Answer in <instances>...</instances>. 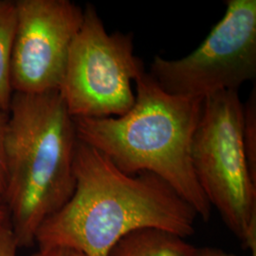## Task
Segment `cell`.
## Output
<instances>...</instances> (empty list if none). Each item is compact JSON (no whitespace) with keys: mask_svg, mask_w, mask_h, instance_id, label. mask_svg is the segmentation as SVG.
<instances>
[{"mask_svg":"<svg viewBox=\"0 0 256 256\" xmlns=\"http://www.w3.org/2000/svg\"><path fill=\"white\" fill-rule=\"evenodd\" d=\"M74 176L70 200L37 230L38 247L61 245L106 256L136 230H165L184 238L194 232L198 214L164 180L146 172L126 174L79 140Z\"/></svg>","mask_w":256,"mask_h":256,"instance_id":"cell-1","label":"cell"},{"mask_svg":"<svg viewBox=\"0 0 256 256\" xmlns=\"http://www.w3.org/2000/svg\"><path fill=\"white\" fill-rule=\"evenodd\" d=\"M135 102L122 116L74 120L77 138L128 174L151 173L164 180L198 218L212 207L192 168V138L202 117L200 98L164 92L144 72L135 80Z\"/></svg>","mask_w":256,"mask_h":256,"instance_id":"cell-2","label":"cell"},{"mask_svg":"<svg viewBox=\"0 0 256 256\" xmlns=\"http://www.w3.org/2000/svg\"><path fill=\"white\" fill-rule=\"evenodd\" d=\"M77 142L74 118L59 92L12 94L5 207L19 248L32 246L41 224L72 196Z\"/></svg>","mask_w":256,"mask_h":256,"instance_id":"cell-3","label":"cell"},{"mask_svg":"<svg viewBox=\"0 0 256 256\" xmlns=\"http://www.w3.org/2000/svg\"><path fill=\"white\" fill-rule=\"evenodd\" d=\"M238 92L203 100L192 138V164L202 191L244 248L256 256V180L250 173L242 135Z\"/></svg>","mask_w":256,"mask_h":256,"instance_id":"cell-4","label":"cell"},{"mask_svg":"<svg viewBox=\"0 0 256 256\" xmlns=\"http://www.w3.org/2000/svg\"><path fill=\"white\" fill-rule=\"evenodd\" d=\"M144 72L134 54L133 34H108L95 7L88 4L58 92L74 119L118 117L133 106L132 84Z\"/></svg>","mask_w":256,"mask_h":256,"instance_id":"cell-5","label":"cell"},{"mask_svg":"<svg viewBox=\"0 0 256 256\" xmlns=\"http://www.w3.org/2000/svg\"><path fill=\"white\" fill-rule=\"evenodd\" d=\"M149 75L170 94L205 99L256 79V0H227L223 18L190 54L156 55Z\"/></svg>","mask_w":256,"mask_h":256,"instance_id":"cell-6","label":"cell"},{"mask_svg":"<svg viewBox=\"0 0 256 256\" xmlns=\"http://www.w3.org/2000/svg\"><path fill=\"white\" fill-rule=\"evenodd\" d=\"M10 84L14 93L58 92L68 56L82 21L70 0H18Z\"/></svg>","mask_w":256,"mask_h":256,"instance_id":"cell-7","label":"cell"},{"mask_svg":"<svg viewBox=\"0 0 256 256\" xmlns=\"http://www.w3.org/2000/svg\"><path fill=\"white\" fill-rule=\"evenodd\" d=\"M106 256H198V248L174 232L144 228L120 238Z\"/></svg>","mask_w":256,"mask_h":256,"instance_id":"cell-8","label":"cell"},{"mask_svg":"<svg viewBox=\"0 0 256 256\" xmlns=\"http://www.w3.org/2000/svg\"><path fill=\"white\" fill-rule=\"evenodd\" d=\"M16 2L0 0V108L9 111L12 98L10 62L16 34Z\"/></svg>","mask_w":256,"mask_h":256,"instance_id":"cell-9","label":"cell"},{"mask_svg":"<svg viewBox=\"0 0 256 256\" xmlns=\"http://www.w3.org/2000/svg\"><path fill=\"white\" fill-rule=\"evenodd\" d=\"M242 142L250 173L256 180V88L242 102Z\"/></svg>","mask_w":256,"mask_h":256,"instance_id":"cell-10","label":"cell"},{"mask_svg":"<svg viewBox=\"0 0 256 256\" xmlns=\"http://www.w3.org/2000/svg\"><path fill=\"white\" fill-rule=\"evenodd\" d=\"M9 120V111L0 108V206H5L7 194V167L5 144Z\"/></svg>","mask_w":256,"mask_h":256,"instance_id":"cell-11","label":"cell"},{"mask_svg":"<svg viewBox=\"0 0 256 256\" xmlns=\"http://www.w3.org/2000/svg\"><path fill=\"white\" fill-rule=\"evenodd\" d=\"M18 248L10 218L0 221V256H16Z\"/></svg>","mask_w":256,"mask_h":256,"instance_id":"cell-12","label":"cell"},{"mask_svg":"<svg viewBox=\"0 0 256 256\" xmlns=\"http://www.w3.org/2000/svg\"><path fill=\"white\" fill-rule=\"evenodd\" d=\"M30 256H88L82 250L68 247V246H48V247L39 248L38 250Z\"/></svg>","mask_w":256,"mask_h":256,"instance_id":"cell-13","label":"cell"},{"mask_svg":"<svg viewBox=\"0 0 256 256\" xmlns=\"http://www.w3.org/2000/svg\"><path fill=\"white\" fill-rule=\"evenodd\" d=\"M198 256H238L234 254L227 252L218 248L204 247L198 248Z\"/></svg>","mask_w":256,"mask_h":256,"instance_id":"cell-14","label":"cell"},{"mask_svg":"<svg viewBox=\"0 0 256 256\" xmlns=\"http://www.w3.org/2000/svg\"><path fill=\"white\" fill-rule=\"evenodd\" d=\"M9 218V214L5 206H0V221Z\"/></svg>","mask_w":256,"mask_h":256,"instance_id":"cell-15","label":"cell"}]
</instances>
